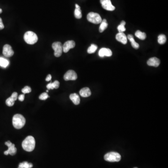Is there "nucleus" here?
Instances as JSON below:
<instances>
[{"label":"nucleus","instance_id":"obj_1","mask_svg":"<svg viewBox=\"0 0 168 168\" xmlns=\"http://www.w3.org/2000/svg\"><path fill=\"white\" fill-rule=\"evenodd\" d=\"M35 138L32 136H28L22 143V147L26 151H32L35 148Z\"/></svg>","mask_w":168,"mask_h":168},{"label":"nucleus","instance_id":"obj_2","mask_svg":"<svg viewBox=\"0 0 168 168\" xmlns=\"http://www.w3.org/2000/svg\"><path fill=\"white\" fill-rule=\"evenodd\" d=\"M12 123L15 128L19 129L24 127L25 124L26 120L21 114H15L13 116Z\"/></svg>","mask_w":168,"mask_h":168},{"label":"nucleus","instance_id":"obj_3","mask_svg":"<svg viewBox=\"0 0 168 168\" xmlns=\"http://www.w3.org/2000/svg\"><path fill=\"white\" fill-rule=\"evenodd\" d=\"M24 39L26 42L29 44H33L37 42L38 37L34 32L27 31L24 35Z\"/></svg>","mask_w":168,"mask_h":168},{"label":"nucleus","instance_id":"obj_4","mask_svg":"<svg viewBox=\"0 0 168 168\" xmlns=\"http://www.w3.org/2000/svg\"><path fill=\"white\" fill-rule=\"evenodd\" d=\"M104 159L108 162H118L121 160L120 154L115 152H111L107 153L104 155Z\"/></svg>","mask_w":168,"mask_h":168},{"label":"nucleus","instance_id":"obj_5","mask_svg":"<svg viewBox=\"0 0 168 168\" xmlns=\"http://www.w3.org/2000/svg\"><path fill=\"white\" fill-rule=\"evenodd\" d=\"M87 19L89 22L94 24H99L102 21V17L98 13L90 12L87 15Z\"/></svg>","mask_w":168,"mask_h":168},{"label":"nucleus","instance_id":"obj_6","mask_svg":"<svg viewBox=\"0 0 168 168\" xmlns=\"http://www.w3.org/2000/svg\"><path fill=\"white\" fill-rule=\"evenodd\" d=\"M52 49L54 50V55L56 57H59L61 56L63 52V45L61 42H56L53 43L52 45Z\"/></svg>","mask_w":168,"mask_h":168},{"label":"nucleus","instance_id":"obj_7","mask_svg":"<svg viewBox=\"0 0 168 168\" xmlns=\"http://www.w3.org/2000/svg\"><path fill=\"white\" fill-rule=\"evenodd\" d=\"M5 144L8 147V149L4 152V155H8L9 154L10 155H14L17 153V149L14 144L12 143L10 141H8L5 143Z\"/></svg>","mask_w":168,"mask_h":168},{"label":"nucleus","instance_id":"obj_8","mask_svg":"<svg viewBox=\"0 0 168 168\" xmlns=\"http://www.w3.org/2000/svg\"><path fill=\"white\" fill-rule=\"evenodd\" d=\"M102 8L108 11H113L116 9L114 6L112 5L110 0H100Z\"/></svg>","mask_w":168,"mask_h":168},{"label":"nucleus","instance_id":"obj_9","mask_svg":"<svg viewBox=\"0 0 168 168\" xmlns=\"http://www.w3.org/2000/svg\"><path fill=\"white\" fill-rule=\"evenodd\" d=\"M64 78L66 81L75 80H77V73L73 70H69L65 73Z\"/></svg>","mask_w":168,"mask_h":168},{"label":"nucleus","instance_id":"obj_10","mask_svg":"<svg viewBox=\"0 0 168 168\" xmlns=\"http://www.w3.org/2000/svg\"><path fill=\"white\" fill-rule=\"evenodd\" d=\"M3 55L7 58L11 57L14 54L11 46L9 44H5L3 48Z\"/></svg>","mask_w":168,"mask_h":168},{"label":"nucleus","instance_id":"obj_11","mask_svg":"<svg viewBox=\"0 0 168 168\" xmlns=\"http://www.w3.org/2000/svg\"><path fill=\"white\" fill-rule=\"evenodd\" d=\"M75 46V42L73 40L67 41L63 45V51L67 53L70 49H72Z\"/></svg>","mask_w":168,"mask_h":168},{"label":"nucleus","instance_id":"obj_12","mask_svg":"<svg viewBox=\"0 0 168 168\" xmlns=\"http://www.w3.org/2000/svg\"><path fill=\"white\" fill-rule=\"evenodd\" d=\"M99 55L102 58L105 56H111L112 55V51L108 48H103L99 50Z\"/></svg>","mask_w":168,"mask_h":168},{"label":"nucleus","instance_id":"obj_13","mask_svg":"<svg viewBox=\"0 0 168 168\" xmlns=\"http://www.w3.org/2000/svg\"><path fill=\"white\" fill-rule=\"evenodd\" d=\"M116 39L124 44L127 43V37L123 32H121L116 35Z\"/></svg>","mask_w":168,"mask_h":168},{"label":"nucleus","instance_id":"obj_14","mask_svg":"<svg viewBox=\"0 0 168 168\" xmlns=\"http://www.w3.org/2000/svg\"><path fill=\"white\" fill-rule=\"evenodd\" d=\"M160 61L158 58L156 57L150 58L147 61V64L148 66H152L155 67H158L160 65Z\"/></svg>","mask_w":168,"mask_h":168},{"label":"nucleus","instance_id":"obj_15","mask_svg":"<svg viewBox=\"0 0 168 168\" xmlns=\"http://www.w3.org/2000/svg\"><path fill=\"white\" fill-rule=\"evenodd\" d=\"M80 94L83 97H88L91 95V92L88 87H85L81 89L80 91Z\"/></svg>","mask_w":168,"mask_h":168},{"label":"nucleus","instance_id":"obj_16","mask_svg":"<svg viewBox=\"0 0 168 168\" xmlns=\"http://www.w3.org/2000/svg\"><path fill=\"white\" fill-rule=\"evenodd\" d=\"M70 98L75 105H77L80 104V97L77 94L74 93V94H71L70 96Z\"/></svg>","mask_w":168,"mask_h":168},{"label":"nucleus","instance_id":"obj_17","mask_svg":"<svg viewBox=\"0 0 168 168\" xmlns=\"http://www.w3.org/2000/svg\"><path fill=\"white\" fill-rule=\"evenodd\" d=\"M59 86V81L56 80V81H54V82H53V83L50 82V83L48 84L47 85L46 87H47V88L48 90H50V89L58 88Z\"/></svg>","mask_w":168,"mask_h":168},{"label":"nucleus","instance_id":"obj_18","mask_svg":"<svg viewBox=\"0 0 168 168\" xmlns=\"http://www.w3.org/2000/svg\"><path fill=\"white\" fill-rule=\"evenodd\" d=\"M127 39H128L129 41H130V42L131 43V45L132 46L133 48H135V49H138L139 47V45L138 44L137 42H136L135 41L133 35H128L127 36Z\"/></svg>","mask_w":168,"mask_h":168},{"label":"nucleus","instance_id":"obj_19","mask_svg":"<svg viewBox=\"0 0 168 168\" xmlns=\"http://www.w3.org/2000/svg\"><path fill=\"white\" fill-rule=\"evenodd\" d=\"M75 7H76V9L74 11L75 17L77 19H80L82 16L80 7L78 4H75Z\"/></svg>","mask_w":168,"mask_h":168},{"label":"nucleus","instance_id":"obj_20","mask_svg":"<svg viewBox=\"0 0 168 168\" xmlns=\"http://www.w3.org/2000/svg\"><path fill=\"white\" fill-rule=\"evenodd\" d=\"M108 23H107V20L106 19L103 20L101 22V25H100V27L99 28V31L100 33L103 32L106 29L108 28Z\"/></svg>","mask_w":168,"mask_h":168},{"label":"nucleus","instance_id":"obj_21","mask_svg":"<svg viewBox=\"0 0 168 168\" xmlns=\"http://www.w3.org/2000/svg\"><path fill=\"white\" fill-rule=\"evenodd\" d=\"M136 37L141 40H143L146 38V34L144 32H142L140 31H137L135 33Z\"/></svg>","mask_w":168,"mask_h":168},{"label":"nucleus","instance_id":"obj_22","mask_svg":"<svg viewBox=\"0 0 168 168\" xmlns=\"http://www.w3.org/2000/svg\"><path fill=\"white\" fill-rule=\"evenodd\" d=\"M33 167V164L29 163L28 162H23L20 163L18 168H31Z\"/></svg>","mask_w":168,"mask_h":168},{"label":"nucleus","instance_id":"obj_23","mask_svg":"<svg viewBox=\"0 0 168 168\" xmlns=\"http://www.w3.org/2000/svg\"><path fill=\"white\" fill-rule=\"evenodd\" d=\"M9 65V61L7 59L0 57V66L6 68Z\"/></svg>","mask_w":168,"mask_h":168},{"label":"nucleus","instance_id":"obj_24","mask_svg":"<svg viewBox=\"0 0 168 168\" xmlns=\"http://www.w3.org/2000/svg\"><path fill=\"white\" fill-rule=\"evenodd\" d=\"M98 47L96 45L92 44L87 49V52L89 53V54H92V53H94L95 52V51L97 50Z\"/></svg>","mask_w":168,"mask_h":168},{"label":"nucleus","instance_id":"obj_25","mask_svg":"<svg viewBox=\"0 0 168 168\" xmlns=\"http://www.w3.org/2000/svg\"><path fill=\"white\" fill-rule=\"evenodd\" d=\"M166 41V36L163 34L159 35L158 37V42L161 44H165Z\"/></svg>","mask_w":168,"mask_h":168},{"label":"nucleus","instance_id":"obj_26","mask_svg":"<svg viewBox=\"0 0 168 168\" xmlns=\"http://www.w3.org/2000/svg\"><path fill=\"white\" fill-rule=\"evenodd\" d=\"M15 102V101L12 98L10 97L7 99L6 100V104L9 107H12L14 105Z\"/></svg>","mask_w":168,"mask_h":168},{"label":"nucleus","instance_id":"obj_27","mask_svg":"<svg viewBox=\"0 0 168 168\" xmlns=\"http://www.w3.org/2000/svg\"><path fill=\"white\" fill-rule=\"evenodd\" d=\"M49 97V96L48 94L46 92H44L41 94V95L39 97V98L41 100H46V99H48Z\"/></svg>","mask_w":168,"mask_h":168},{"label":"nucleus","instance_id":"obj_28","mask_svg":"<svg viewBox=\"0 0 168 168\" xmlns=\"http://www.w3.org/2000/svg\"><path fill=\"white\" fill-rule=\"evenodd\" d=\"M22 92L23 94H29L31 92V89L30 86H26L22 89Z\"/></svg>","mask_w":168,"mask_h":168},{"label":"nucleus","instance_id":"obj_29","mask_svg":"<svg viewBox=\"0 0 168 168\" xmlns=\"http://www.w3.org/2000/svg\"><path fill=\"white\" fill-rule=\"evenodd\" d=\"M117 29H118L119 33L123 32L125 31H126V28H125V25H121V24H120V25L118 26V27H117Z\"/></svg>","mask_w":168,"mask_h":168},{"label":"nucleus","instance_id":"obj_30","mask_svg":"<svg viewBox=\"0 0 168 168\" xmlns=\"http://www.w3.org/2000/svg\"><path fill=\"white\" fill-rule=\"evenodd\" d=\"M11 97L15 101L17 100V99H18V94L17 92H14L13 94H12Z\"/></svg>","mask_w":168,"mask_h":168},{"label":"nucleus","instance_id":"obj_31","mask_svg":"<svg viewBox=\"0 0 168 168\" xmlns=\"http://www.w3.org/2000/svg\"><path fill=\"white\" fill-rule=\"evenodd\" d=\"M25 94H21L18 97V100L21 101V102H23L24 100H25Z\"/></svg>","mask_w":168,"mask_h":168},{"label":"nucleus","instance_id":"obj_32","mask_svg":"<svg viewBox=\"0 0 168 168\" xmlns=\"http://www.w3.org/2000/svg\"><path fill=\"white\" fill-rule=\"evenodd\" d=\"M4 28V26L3 24V21L1 18L0 17V30H3Z\"/></svg>","mask_w":168,"mask_h":168},{"label":"nucleus","instance_id":"obj_33","mask_svg":"<svg viewBox=\"0 0 168 168\" xmlns=\"http://www.w3.org/2000/svg\"><path fill=\"white\" fill-rule=\"evenodd\" d=\"M51 75L50 74H48V76H47V77L46 78V79H45V80L46 81H49L51 80Z\"/></svg>","mask_w":168,"mask_h":168},{"label":"nucleus","instance_id":"obj_34","mask_svg":"<svg viewBox=\"0 0 168 168\" xmlns=\"http://www.w3.org/2000/svg\"><path fill=\"white\" fill-rule=\"evenodd\" d=\"M2 12H3V11H2V9H0V14L2 13Z\"/></svg>","mask_w":168,"mask_h":168},{"label":"nucleus","instance_id":"obj_35","mask_svg":"<svg viewBox=\"0 0 168 168\" xmlns=\"http://www.w3.org/2000/svg\"><path fill=\"white\" fill-rule=\"evenodd\" d=\"M48 91H48V90H47V91H46V92H48Z\"/></svg>","mask_w":168,"mask_h":168},{"label":"nucleus","instance_id":"obj_36","mask_svg":"<svg viewBox=\"0 0 168 168\" xmlns=\"http://www.w3.org/2000/svg\"><path fill=\"white\" fill-rule=\"evenodd\" d=\"M137 168V167H135V168Z\"/></svg>","mask_w":168,"mask_h":168}]
</instances>
